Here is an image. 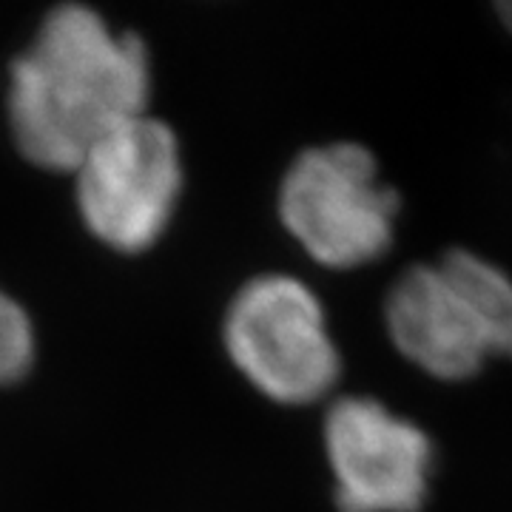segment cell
Instances as JSON below:
<instances>
[{"instance_id":"cell-1","label":"cell","mask_w":512,"mask_h":512,"mask_svg":"<svg viewBox=\"0 0 512 512\" xmlns=\"http://www.w3.org/2000/svg\"><path fill=\"white\" fill-rule=\"evenodd\" d=\"M148 89V55L137 37L111 32L89 6H57L12 66L15 140L32 163L74 171L109 131L146 114Z\"/></svg>"},{"instance_id":"cell-2","label":"cell","mask_w":512,"mask_h":512,"mask_svg":"<svg viewBox=\"0 0 512 512\" xmlns=\"http://www.w3.org/2000/svg\"><path fill=\"white\" fill-rule=\"evenodd\" d=\"M399 188L382 180L379 157L356 140L299 151L279 183V220L316 265L356 271L396 242Z\"/></svg>"},{"instance_id":"cell-3","label":"cell","mask_w":512,"mask_h":512,"mask_svg":"<svg viewBox=\"0 0 512 512\" xmlns=\"http://www.w3.org/2000/svg\"><path fill=\"white\" fill-rule=\"evenodd\" d=\"M225 348L279 404L325 399L345 370L322 299L291 274H262L239 288L225 316Z\"/></svg>"},{"instance_id":"cell-4","label":"cell","mask_w":512,"mask_h":512,"mask_svg":"<svg viewBox=\"0 0 512 512\" xmlns=\"http://www.w3.org/2000/svg\"><path fill=\"white\" fill-rule=\"evenodd\" d=\"M74 174L83 220L120 251L154 245L183 188L177 137L148 114L109 131Z\"/></svg>"},{"instance_id":"cell-5","label":"cell","mask_w":512,"mask_h":512,"mask_svg":"<svg viewBox=\"0 0 512 512\" xmlns=\"http://www.w3.org/2000/svg\"><path fill=\"white\" fill-rule=\"evenodd\" d=\"M339 512H421L436 444L416 421L373 396L333 399L322 424Z\"/></svg>"},{"instance_id":"cell-6","label":"cell","mask_w":512,"mask_h":512,"mask_svg":"<svg viewBox=\"0 0 512 512\" xmlns=\"http://www.w3.org/2000/svg\"><path fill=\"white\" fill-rule=\"evenodd\" d=\"M382 319L404 362L436 382H470L493 359L476 313L436 262L407 265L390 282Z\"/></svg>"},{"instance_id":"cell-7","label":"cell","mask_w":512,"mask_h":512,"mask_svg":"<svg viewBox=\"0 0 512 512\" xmlns=\"http://www.w3.org/2000/svg\"><path fill=\"white\" fill-rule=\"evenodd\" d=\"M436 265L473 308L493 356L512 359V276L470 248H447Z\"/></svg>"},{"instance_id":"cell-8","label":"cell","mask_w":512,"mask_h":512,"mask_svg":"<svg viewBox=\"0 0 512 512\" xmlns=\"http://www.w3.org/2000/svg\"><path fill=\"white\" fill-rule=\"evenodd\" d=\"M35 356V333L15 299L0 291V384L18 382Z\"/></svg>"},{"instance_id":"cell-9","label":"cell","mask_w":512,"mask_h":512,"mask_svg":"<svg viewBox=\"0 0 512 512\" xmlns=\"http://www.w3.org/2000/svg\"><path fill=\"white\" fill-rule=\"evenodd\" d=\"M495 15H498V20L504 23V29L512 35V0H501V3H495Z\"/></svg>"}]
</instances>
